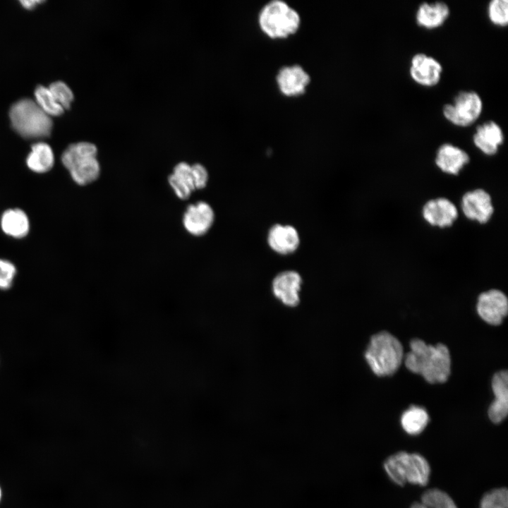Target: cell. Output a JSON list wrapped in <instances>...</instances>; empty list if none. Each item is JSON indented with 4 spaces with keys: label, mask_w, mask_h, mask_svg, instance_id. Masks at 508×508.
<instances>
[{
    "label": "cell",
    "mask_w": 508,
    "mask_h": 508,
    "mask_svg": "<svg viewBox=\"0 0 508 508\" xmlns=\"http://www.w3.org/2000/svg\"><path fill=\"white\" fill-rule=\"evenodd\" d=\"M384 468L389 478L399 485L406 483L425 485L430 468L427 460L417 453L399 452L389 456Z\"/></svg>",
    "instance_id": "277c9868"
},
{
    "label": "cell",
    "mask_w": 508,
    "mask_h": 508,
    "mask_svg": "<svg viewBox=\"0 0 508 508\" xmlns=\"http://www.w3.org/2000/svg\"><path fill=\"white\" fill-rule=\"evenodd\" d=\"M42 2H43V1H39V0H21V1H20V3L21 4V5L27 9H32L34 7H35L37 4H40Z\"/></svg>",
    "instance_id": "4dcf8cb0"
},
{
    "label": "cell",
    "mask_w": 508,
    "mask_h": 508,
    "mask_svg": "<svg viewBox=\"0 0 508 508\" xmlns=\"http://www.w3.org/2000/svg\"><path fill=\"white\" fill-rule=\"evenodd\" d=\"M469 160L466 151L450 143L440 145L435 155L437 167L442 171L453 175H457Z\"/></svg>",
    "instance_id": "d6986e66"
},
{
    "label": "cell",
    "mask_w": 508,
    "mask_h": 508,
    "mask_svg": "<svg viewBox=\"0 0 508 508\" xmlns=\"http://www.w3.org/2000/svg\"><path fill=\"white\" fill-rule=\"evenodd\" d=\"M508 495L505 488L492 490L481 499L480 508H508Z\"/></svg>",
    "instance_id": "4316f807"
},
{
    "label": "cell",
    "mask_w": 508,
    "mask_h": 508,
    "mask_svg": "<svg viewBox=\"0 0 508 508\" xmlns=\"http://www.w3.org/2000/svg\"><path fill=\"white\" fill-rule=\"evenodd\" d=\"M504 133L502 128L494 121H487L476 128L473 135L475 146L486 155H495L499 147L504 142Z\"/></svg>",
    "instance_id": "9a60e30c"
},
{
    "label": "cell",
    "mask_w": 508,
    "mask_h": 508,
    "mask_svg": "<svg viewBox=\"0 0 508 508\" xmlns=\"http://www.w3.org/2000/svg\"><path fill=\"white\" fill-rule=\"evenodd\" d=\"M277 84L279 91L286 97L303 95L308 86L310 77L299 65L282 67L277 75Z\"/></svg>",
    "instance_id": "4fadbf2b"
},
{
    "label": "cell",
    "mask_w": 508,
    "mask_h": 508,
    "mask_svg": "<svg viewBox=\"0 0 508 508\" xmlns=\"http://www.w3.org/2000/svg\"><path fill=\"white\" fill-rule=\"evenodd\" d=\"M1 224L4 233L15 238L23 237L29 231L28 218L20 209L6 210L1 217Z\"/></svg>",
    "instance_id": "7402d4cb"
},
{
    "label": "cell",
    "mask_w": 508,
    "mask_h": 508,
    "mask_svg": "<svg viewBox=\"0 0 508 508\" xmlns=\"http://www.w3.org/2000/svg\"><path fill=\"white\" fill-rule=\"evenodd\" d=\"M267 239L270 248L281 255L294 253L300 244L298 231L288 224L273 225L268 231Z\"/></svg>",
    "instance_id": "2e32d148"
},
{
    "label": "cell",
    "mask_w": 508,
    "mask_h": 508,
    "mask_svg": "<svg viewBox=\"0 0 508 508\" xmlns=\"http://www.w3.org/2000/svg\"><path fill=\"white\" fill-rule=\"evenodd\" d=\"M0 498H1V489H0Z\"/></svg>",
    "instance_id": "1f68e13d"
},
{
    "label": "cell",
    "mask_w": 508,
    "mask_h": 508,
    "mask_svg": "<svg viewBox=\"0 0 508 508\" xmlns=\"http://www.w3.org/2000/svg\"><path fill=\"white\" fill-rule=\"evenodd\" d=\"M365 358L376 375H392L401 365L403 347L395 337L382 331L370 338Z\"/></svg>",
    "instance_id": "7a4b0ae2"
},
{
    "label": "cell",
    "mask_w": 508,
    "mask_h": 508,
    "mask_svg": "<svg viewBox=\"0 0 508 508\" xmlns=\"http://www.w3.org/2000/svg\"><path fill=\"white\" fill-rule=\"evenodd\" d=\"M168 182L176 195L181 200H187L195 190L191 165L181 162L175 165L173 171L168 176Z\"/></svg>",
    "instance_id": "ffe728a7"
},
{
    "label": "cell",
    "mask_w": 508,
    "mask_h": 508,
    "mask_svg": "<svg viewBox=\"0 0 508 508\" xmlns=\"http://www.w3.org/2000/svg\"><path fill=\"white\" fill-rule=\"evenodd\" d=\"M11 125L20 135L28 138L48 136L52 128V121L36 103L24 98L15 102L9 111Z\"/></svg>",
    "instance_id": "3957f363"
},
{
    "label": "cell",
    "mask_w": 508,
    "mask_h": 508,
    "mask_svg": "<svg viewBox=\"0 0 508 508\" xmlns=\"http://www.w3.org/2000/svg\"><path fill=\"white\" fill-rule=\"evenodd\" d=\"M483 108V100L478 93L473 90H461L454 97L451 103L443 105L442 112L452 124L468 127L478 120Z\"/></svg>",
    "instance_id": "52a82bcc"
},
{
    "label": "cell",
    "mask_w": 508,
    "mask_h": 508,
    "mask_svg": "<svg viewBox=\"0 0 508 508\" xmlns=\"http://www.w3.org/2000/svg\"><path fill=\"white\" fill-rule=\"evenodd\" d=\"M61 161L78 185H87L99 176L101 169L97 157L82 143L70 145L63 152Z\"/></svg>",
    "instance_id": "8992f818"
},
{
    "label": "cell",
    "mask_w": 508,
    "mask_h": 508,
    "mask_svg": "<svg viewBox=\"0 0 508 508\" xmlns=\"http://www.w3.org/2000/svg\"><path fill=\"white\" fill-rule=\"evenodd\" d=\"M411 351L405 358V365L412 373L421 375L429 383H442L451 372L448 348L442 344H426L420 339L410 342Z\"/></svg>",
    "instance_id": "6da1fadb"
},
{
    "label": "cell",
    "mask_w": 508,
    "mask_h": 508,
    "mask_svg": "<svg viewBox=\"0 0 508 508\" xmlns=\"http://www.w3.org/2000/svg\"><path fill=\"white\" fill-rule=\"evenodd\" d=\"M425 220L432 226L444 228L452 225L458 217L456 206L445 198L428 201L423 208Z\"/></svg>",
    "instance_id": "5bb4252c"
},
{
    "label": "cell",
    "mask_w": 508,
    "mask_h": 508,
    "mask_svg": "<svg viewBox=\"0 0 508 508\" xmlns=\"http://www.w3.org/2000/svg\"><path fill=\"white\" fill-rule=\"evenodd\" d=\"M464 215L471 220L485 224L494 212L490 195L483 189H476L466 193L461 201Z\"/></svg>",
    "instance_id": "7c38bea8"
},
{
    "label": "cell",
    "mask_w": 508,
    "mask_h": 508,
    "mask_svg": "<svg viewBox=\"0 0 508 508\" xmlns=\"http://www.w3.org/2000/svg\"><path fill=\"white\" fill-rule=\"evenodd\" d=\"M449 15V7L444 1L423 2L417 8L415 20L419 27L433 30L441 27Z\"/></svg>",
    "instance_id": "e0dca14e"
},
{
    "label": "cell",
    "mask_w": 508,
    "mask_h": 508,
    "mask_svg": "<svg viewBox=\"0 0 508 508\" xmlns=\"http://www.w3.org/2000/svg\"><path fill=\"white\" fill-rule=\"evenodd\" d=\"M302 278L294 270H286L279 273L272 282L274 296L282 303L289 307L296 306L300 301Z\"/></svg>",
    "instance_id": "8fae6325"
},
{
    "label": "cell",
    "mask_w": 508,
    "mask_h": 508,
    "mask_svg": "<svg viewBox=\"0 0 508 508\" xmlns=\"http://www.w3.org/2000/svg\"><path fill=\"white\" fill-rule=\"evenodd\" d=\"M54 157L51 147L42 142L37 143L32 146L26 164L33 171L44 173L52 167Z\"/></svg>",
    "instance_id": "44dd1931"
},
{
    "label": "cell",
    "mask_w": 508,
    "mask_h": 508,
    "mask_svg": "<svg viewBox=\"0 0 508 508\" xmlns=\"http://www.w3.org/2000/svg\"><path fill=\"white\" fill-rule=\"evenodd\" d=\"M488 17L495 26L506 27L508 24V1L492 0L487 8Z\"/></svg>",
    "instance_id": "484cf974"
},
{
    "label": "cell",
    "mask_w": 508,
    "mask_h": 508,
    "mask_svg": "<svg viewBox=\"0 0 508 508\" xmlns=\"http://www.w3.org/2000/svg\"><path fill=\"white\" fill-rule=\"evenodd\" d=\"M492 387L495 397L488 409V416L494 423H501L508 412V373L507 370L496 373L492 377Z\"/></svg>",
    "instance_id": "ac0fdd59"
},
{
    "label": "cell",
    "mask_w": 508,
    "mask_h": 508,
    "mask_svg": "<svg viewBox=\"0 0 508 508\" xmlns=\"http://www.w3.org/2000/svg\"><path fill=\"white\" fill-rule=\"evenodd\" d=\"M215 214L211 205L205 201L188 205L182 219L185 229L192 236H202L212 226Z\"/></svg>",
    "instance_id": "9c48e42d"
},
{
    "label": "cell",
    "mask_w": 508,
    "mask_h": 508,
    "mask_svg": "<svg viewBox=\"0 0 508 508\" xmlns=\"http://www.w3.org/2000/svg\"><path fill=\"white\" fill-rule=\"evenodd\" d=\"M193 184L195 190L204 188L209 181V174L207 169L200 163L191 165Z\"/></svg>",
    "instance_id": "f546056e"
},
{
    "label": "cell",
    "mask_w": 508,
    "mask_h": 508,
    "mask_svg": "<svg viewBox=\"0 0 508 508\" xmlns=\"http://www.w3.org/2000/svg\"><path fill=\"white\" fill-rule=\"evenodd\" d=\"M477 311L487 323L498 325L507 315V298L503 292L497 289L483 292L478 296Z\"/></svg>",
    "instance_id": "30bf717a"
},
{
    "label": "cell",
    "mask_w": 508,
    "mask_h": 508,
    "mask_svg": "<svg viewBox=\"0 0 508 508\" xmlns=\"http://www.w3.org/2000/svg\"><path fill=\"white\" fill-rule=\"evenodd\" d=\"M442 66L434 57L425 53H416L410 61L409 75L417 84L433 87L440 81Z\"/></svg>",
    "instance_id": "ba28073f"
},
{
    "label": "cell",
    "mask_w": 508,
    "mask_h": 508,
    "mask_svg": "<svg viewBox=\"0 0 508 508\" xmlns=\"http://www.w3.org/2000/svg\"><path fill=\"white\" fill-rule=\"evenodd\" d=\"M36 103L49 116H59L64 111L63 107L58 104L49 89L43 85H38L35 90Z\"/></svg>",
    "instance_id": "d4e9b609"
},
{
    "label": "cell",
    "mask_w": 508,
    "mask_h": 508,
    "mask_svg": "<svg viewBox=\"0 0 508 508\" xmlns=\"http://www.w3.org/2000/svg\"><path fill=\"white\" fill-rule=\"evenodd\" d=\"M429 421L427 411L422 407L411 406L401 417V424L406 433L415 435L420 434Z\"/></svg>",
    "instance_id": "603a6c76"
},
{
    "label": "cell",
    "mask_w": 508,
    "mask_h": 508,
    "mask_svg": "<svg viewBox=\"0 0 508 508\" xmlns=\"http://www.w3.org/2000/svg\"><path fill=\"white\" fill-rule=\"evenodd\" d=\"M48 88L64 109L70 108L74 96L68 85L62 81H56L50 84Z\"/></svg>",
    "instance_id": "83f0119b"
},
{
    "label": "cell",
    "mask_w": 508,
    "mask_h": 508,
    "mask_svg": "<svg viewBox=\"0 0 508 508\" xmlns=\"http://www.w3.org/2000/svg\"><path fill=\"white\" fill-rule=\"evenodd\" d=\"M411 508H457L453 500L446 492L433 488L426 490L421 501L415 502Z\"/></svg>",
    "instance_id": "cb8c5ba5"
},
{
    "label": "cell",
    "mask_w": 508,
    "mask_h": 508,
    "mask_svg": "<svg viewBox=\"0 0 508 508\" xmlns=\"http://www.w3.org/2000/svg\"><path fill=\"white\" fill-rule=\"evenodd\" d=\"M261 30L272 39H284L298 30L301 18L298 13L288 4L274 0L263 6L259 13Z\"/></svg>",
    "instance_id": "5b68a950"
},
{
    "label": "cell",
    "mask_w": 508,
    "mask_h": 508,
    "mask_svg": "<svg viewBox=\"0 0 508 508\" xmlns=\"http://www.w3.org/2000/svg\"><path fill=\"white\" fill-rule=\"evenodd\" d=\"M16 274L15 266L10 262L0 259V289H8L13 284Z\"/></svg>",
    "instance_id": "f1b7e54d"
}]
</instances>
